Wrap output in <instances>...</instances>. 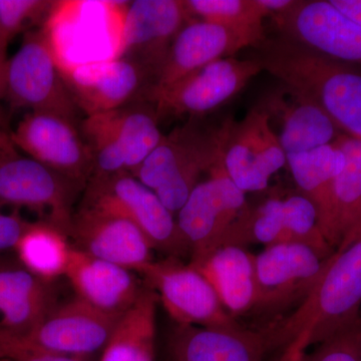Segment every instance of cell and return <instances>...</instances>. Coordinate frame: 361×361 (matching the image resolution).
Wrapping results in <instances>:
<instances>
[{"mask_svg": "<svg viewBox=\"0 0 361 361\" xmlns=\"http://www.w3.org/2000/svg\"><path fill=\"white\" fill-rule=\"evenodd\" d=\"M253 56L263 71L319 106L343 134L361 139V71L281 33Z\"/></svg>", "mask_w": 361, "mask_h": 361, "instance_id": "1", "label": "cell"}, {"mask_svg": "<svg viewBox=\"0 0 361 361\" xmlns=\"http://www.w3.org/2000/svg\"><path fill=\"white\" fill-rule=\"evenodd\" d=\"M361 236L330 256L324 272L295 311L264 332L271 348L297 337L320 344L361 317Z\"/></svg>", "mask_w": 361, "mask_h": 361, "instance_id": "2", "label": "cell"}, {"mask_svg": "<svg viewBox=\"0 0 361 361\" xmlns=\"http://www.w3.org/2000/svg\"><path fill=\"white\" fill-rule=\"evenodd\" d=\"M221 154L219 129L206 130L194 118L164 135L132 175L141 180L173 214L179 212L203 173Z\"/></svg>", "mask_w": 361, "mask_h": 361, "instance_id": "3", "label": "cell"}, {"mask_svg": "<svg viewBox=\"0 0 361 361\" xmlns=\"http://www.w3.org/2000/svg\"><path fill=\"white\" fill-rule=\"evenodd\" d=\"M128 2L56 1L44 32L59 71L118 59Z\"/></svg>", "mask_w": 361, "mask_h": 361, "instance_id": "4", "label": "cell"}, {"mask_svg": "<svg viewBox=\"0 0 361 361\" xmlns=\"http://www.w3.org/2000/svg\"><path fill=\"white\" fill-rule=\"evenodd\" d=\"M82 206L115 214L134 223L154 250L167 257L190 255L189 246L173 213L130 173L90 178Z\"/></svg>", "mask_w": 361, "mask_h": 361, "instance_id": "5", "label": "cell"}, {"mask_svg": "<svg viewBox=\"0 0 361 361\" xmlns=\"http://www.w3.org/2000/svg\"><path fill=\"white\" fill-rule=\"evenodd\" d=\"M245 195L225 172L220 154L208 179L200 180L178 212V226L190 249V263L224 246L233 226L248 206Z\"/></svg>", "mask_w": 361, "mask_h": 361, "instance_id": "6", "label": "cell"}, {"mask_svg": "<svg viewBox=\"0 0 361 361\" xmlns=\"http://www.w3.org/2000/svg\"><path fill=\"white\" fill-rule=\"evenodd\" d=\"M292 243L310 246L324 258L334 253L320 230L315 206L300 193L272 196L253 208L247 206L224 246Z\"/></svg>", "mask_w": 361, "mask_h": 361, "instance_id": "7", "label": "cell"}, {"mask_svg": "<svg viewBox=\"0 0 361 361\" xmlns=\"http://www.w3.org/2000/svg\"><path fill=\"white\" fill-rule=\"evenodd\" d=\"M6 97L14 108L49 114L75 123L78 106L59 71L44 32L26 35L13 58L7 61Z\"/></svg>", "mask_w": 361, "mask_h": 361, "instance_id": "8", "label": "cell"}, {"mask_svg": "<svg viewBox=\"0 0 361 361\" xmlns=\"http://www.w3.org/2000/svg\"><path fill=\"white\" fill-rule=\"evenodd\" d=\"M269 114L252 109L241 121H226L219 128L223 167L244 193L265 190L271 178L287 165Z\"/></svg>", "mask_w": 361, "mask_h": 361, "instance_id": "9", "label": "cell"}, {"mask_svg": "<svg viewBox=\"0 0 361 361\" xmlns=\"http://www.w3.org/2000/svg\"><path fill=\"white\" fill-rule=\"evenodd\" d=\"M140 273L177 324L206 329L240 326L223 307L206 278L190 263L167 257L154 260Z\"/></svg>", "mask_w": 361, "mask_h": 361, "instance_id": "10", "label": "cell"}, {"mask_svg": "<svg viewBox=\"0 0 361 361\" xmlns=\"http://www.w3.org/2000/svg\"><path fill=\"white\" fill-rule=\"evenodd\" d=\"M255 59L231 56L218 59L161 90H148L157 116L190 115L192 118L217 109L239 94L262 73Z\"/></svg>", "mask_w": 361, "mask_h": 361, "instance_id": "11", "label": "cell"}, {"mask_svg": "<svg viewBox=\"0 0 361 361\" xmlns=\"http://www.w3.org/2000/svg\"><path fill=\"white\" fill-rule=\"evenodd\" d=\"M84 186L20 154L0 161V207H26L70 234L73 204Z\"/></svg>", "mask_w": 361, "mask_h": 361, "instance_id": "12", "label": "cell"}, {"mask_svg": "<svg viewBox=\"0 0 361 361\" xmlns=\"http://www.w3.org/2000/svg\"><path fill=\"white\" fill-rule=\"evenodd\" d=\"M191 20L182 0L128 1L118 59L139 66L155 82L176 35Z\"/></svg>", "mask_w": 361, "mask_h": 361, "instance_id": "13", "label": "cell"}, {"mask_svg": "<svg viewBox=\"0 0 361 361\" xmlns=\"http://www.w3.org/2000/svg\"><path fill=\"white\" fill-rule=\"evenodd\" d=\"M11 139L33 160L87 186L94 170L92 149L75 123L49 114L30 111Z\"/></svg>", "mask_w": 361, "mask_h": 361, "instance_id": "14", "label": "cell"}, {"mask_svg": "<svg viewBox=\"0 0 361 361\" xmlns=\"http://www.w3.org/2000/svg\"><path fill=\"white\" fill-rule=\"evenodd\" d=\"M122 317L102 312L75 296L58 304L27 338L13 343L59 355L92 357L106 348Z\"/></svg>", "mask_w": 361, "mask_h": 361, "instance_id": "15", "label": "cell"}, {"mask_svg": "<svg viewBox=\"0 0 361 361\" xmlns=\"http://www.w3.org/2000/svg\"><path fill=\"white\" fill-rule=\"evenodd\" d=\"M281 33L313 51L353 66H361V25L329 0H297L273 18Z\"/></svg>", "mask_w": 361, "mask_h": 361, "instance_id": "16", "label": "cell"}, {"mask_svg": "<svg viewBox=\"0 0 361 361\" xmlns=\"http://www.w3.org/2000/svg\"><path fill=\"white\" fill-rule=\"evenodd\" d=\"M329 258L303 244L265 247L255 255L257 310H280L306 295L320 279Z\"/></svg>", "mask_w": 361, "mask_h": 361, "instance_id": "17", "label": "cell"}, {"mask_svg": "<svg viewBox=\"0 0 361 361\" xmlns=\"http://www.w3.org/2000/svg\"><path fill=\"white\" fill-rule=\"evenodd\" d=\"M68 237L78 250L139 273L154 261L153 247L134 223L99 209L80 206Z\"/></svg>", "mask_w": 361, "mask_h": 361, "instance_id": "18", "label": "cell"}, {"mask_svg": "<svg viewBox=\"0 0 361 361\" xmlns=\"http://www.w3.org/2000/svg\"><path fill=\"white\" fill-rule=\"evenodd\" d=\"M56 305L51 282L0 256V348L25 341Z\"/></svg>", "mask_w": 361, "mask_h": 361, "instance_id": "19", "label": "cell"}, {"mask_svg": "<svg viewBox=\"0 0 361 361\" xmlns=\"http://www.w3.org/2000/svg\"><path fill=\"white\" fill-rule=\"evenodd\" d=\"M78 109L87 116L122 108L141 89L147 77L126 59H113L61 71Z\"/></svg>", "mask_w": 361, "mask_h": 361, "instance_id": "20", "label": "cell"}, {"mask_svg": "<svg viewBox=\"0 0 361 361\" xmlns=\"http://www.w3.org/2000/svg\"><path fill=\"white\" fill-rule=\"evenodd\" d=\"M250 47V42L224 26L189 20L176 35L155 82L146 92L169 87L208 63Z\"/></svg>", "mask_w": 361, "mask_h": 361, "instance_id": "21", "label": "cell"}, {"mask_svg": "<svg viewBox=\"0 0 361 361\" xmlns=\"http://www.w3.org/2000/svg\"><path fill=\"white\" fill-rule=\"evenodd\" d=\"M66 276L75 296L106 314L122 317L145 287L132 270L90 256L73 246Z\"/></svg>", "mask_w": 361, "mask_h": 361, "instance_id": "22", "label": "cell"}, {"mask_svg": "<svg viewBox=\"0 0 361 361\" xmlns=\"http://www.w3.org/2000/svg\"><path fill=\"white\" fill-rule=\"evenodd\" d=\"M268 350L262 332L177 324L166 342L165 361H263Z\"/></svg>", "mask_w": 361, "mask_h": 361, "instance_id": "23", "label": "cell"}, {"mask_svg": "<svg viewBox=\"0 0 361 361\" xmlns=\"http://www.w3.org/2000/svg\"><path fill=\"white\" fill-rule=\"evenodd\" d=\"M261 106L281 125L278 137L286 156L326 146L343 135L319 106L286 85L273 90Z\"/></svg>", "mask_w": 361, "mask_h": 361, "instance_id": "24", "label": "cell"}, {"mask_svg": "<svg viewBox=\"0 0 361 361\" xmlns=\"http://www.w3.org/2000/svg\"><path fill=\"white\" fill-rule=\"evenodd\" d=\"M255 254L244 247L223 246L198 262L190 263L206 278L233 317L257 310Z\"/></svg>", "mask_w": 361, "mask_h": 361, "instance_id": "25", "label": "cell"}, {"mask_svg": "<svg viewBox=\"0 0 361 361\" xmlns=\"http://www.w3.org/2000/svg\"><path fill=\"white\" fill-rule=\"evenodd\" d=\"M345 164L337 176L326 240L332 248L348 245L361 236V139L341 135L336 140Z\"/></svg>", "mask_w": 361, "mask_h": 361, "instance_id": "26", "label": "cell"}, {"mask_svg": "<svg viewBox=\"0 0 361 361\" xmlns=\"http://www.w3.org/2000/svg\"><path fill=\"white\" fill-rule=\"evenodd\" d=\"M286 161L300 194L315 206L318 224L326 239L334 183L345 164L343 152L336 141L311 151L287 155Z\"/></svg>", "mask_w": 361, "mask_h": 361, "instance_id": "27", "label": "cell"}, {"mask_svg": "<svg viewBox=\"0 0 361 361\" xmlns=\"http://www.w3.org/2000/svg\"><path fill=\"white\" fill-rule=\"evenodd\" d=\"M159 298L145 287L135 305L121 318L99 361H156Z\"/></svg>", "mask_w": 361, "mask_h": 361, "instance_id": "28", "label": "cell"}, {"mask_svg": "<svg viewBox=\"0 0 361 361\" xmlns=\"http://www.w3.org/2000/svg\"><path fill=\"white\" fill-rule=\"evenodd\" d=\"M122 149L128 172L134 173L163 140L156 111L139 108H118L90 116Z\"/></svg>", "mask_w": 361, "mask_h": 361, "instance_id": "29", "label": "cell"}, {"mask_svg": "<svg viewBox=\"0 0 361 361\" xmlns=\"http://www.w3.org/2000/svg\"><path fill=\"white\" fill-rule=\"evenodd\" d=\"M65 232L47 221L33 222L16 246L18 262L35 276L54 283L66 275L73 248Z\"/></svg>", "mask_w": 361, "mask_h": 361, "instance_id": "30", "label": "cell"}, {"mask_svg": "<svg viewBox=\"0 0 361 361\" xmlns=\"http://www.w3.org/2000/svg\"><path fill=\"white\" fill-rule=\"evenodd\" d=\"M190 16L224 26L258 47L266 39L263 21L267 18L258 0H187Z\"/></svg>", "mask_w": 361, "mask_h": 361, "instance_id": "31", "label": "cell"}, {"mask_svg": "<svg viewBox=\"0 0 361 361\" xmlns=\"http://www.w3.org/2000/svg\"><path fill=\"white\" fill-rule=\"evenodd\" d=\"M54 1L0 0V56L6 58L7 44L28 26L47 20Z\"/></svg>", "mask_w": 361, "mask_h": 361, "instance_id": "32", "label": "cell"}, {"mask_svg": "<svg viewBox=\"0 0 361 361\" xmlns=\"http://www.w3.org/2000/svg\"><path fill=\"white\" fill-rule=\"evenodd\" d=\"M305 361H361V317L318 344Z\"/></svg>", "mask_w": 361, "mask_h": 361, "instance_id": "33", "label": "cell"}, {"mask_svg": "<svg viewBox=\"0 0 361 361\" xmlns=\"http://www.w3.org/2000/svg\"><path fill=\"white\" fill-rule=\"evenodd\" d=\"M0 353L2 355L0 361H92V357L59 355L18 343L2 346L0 348Z\"/></svg>", "mask_w": 361, "mask_h": 361, "instance_id": "34", "label": "cell"}, {"mask_svg": "<svg viewBox=\"0 0 361 361\" xmlns=\"http://www.w3.org/2000/svg\"><path fill=\"white\" fill-rule=\"evenodd\" d=\"M1 209V207H0ZM33 222L23 220L18 214H4L0 210V253L14 249Z\"/></svg>", "mask_w": 361, "mask_h": 361, "instance_id": "35", "label": "cell"}, {"mask_svg": "<svg viewBox=\"0 0 361 361\" xmlns=\"http://www.w3.org/2000/svg\"><path fill=\"white\" fill-rule=\"evenodd\" d=\"M308 348L310 345L305 337H297L283 349V353L277 361H305Z\"/></svg>", "mask_w": 361, "mask_h": 361, "instance_id": "36", "label": "cell"}, {"mask_svg": "<svg viewBox=\"0 0 361 361\" xmlns=\"http://www.w3.org/2000/svg\"><path fill=\"white\" fill-rule=\"evenodd\" d=\"M297 0H258L259 6L264 11L266 16L274 18L292 8Z\"/></svg>", "mask_w": 361, "mask_h": 361, "instance_id": "37", "label": "cell"}, {"mask_svg": "<svg viewBox=\"0 0 361 361\" xmlns=\"http://www.w3.org/2000/svg\"><path fill=\"white\" fill-rule=\"evenodd\" d=\"M329 1L339 11L361 25V0H329Z\"/></svg>", "mask_w": 361, "mask_h": 361, "instance_id": "38", "label": "cell"}, {"mask_svg": "<svg viewBox=\"0 0 361 361\" xmlns=\"http://www.w3.org/2000/svg\"><path fill=\"white\" fill-rule=\"evenodd\" d=\"M18 155V149L11 139V133H7L0 126V161Z\"/></svg>", "mask_w": 361, "mask_h": 361, "instance_id": "39", "label": "cell"}, {"mask_svg": "<svg viewBox=\"0 0 361 361\" xmlns=\"http://www.w3.org/2000/svg\"><path fill=\"white\" fill-rule=\"evenodd\" d=\"M7 61L0 56V97H6V75Z\"/></svg>", "mask_w": 361, "mask_h": 361, "instance_id": "40", "label": "cell"}, {"mask_svg": "<svg viewBox=\"0 0 361 361\" xmlns=\"http://www.w3.org/2000/svg\"><path fill=\"white\" fill-rule=\"evenodd\" d=\"M2 360V355H0V360Z\"/></svg>", "mask_w": 361, "mask_h": 361, "instance_id": "41", "label": "cell"}, {"mask_svg": "<svg viewBox=\"0 0 361 361\" xmlns=\"http://www.w3.org/2000/svg\"></svg>", "mask_w": 361, "mask_h": 361, "instance_id": "42", "label": "cell"}]
</instances>
